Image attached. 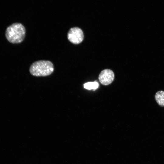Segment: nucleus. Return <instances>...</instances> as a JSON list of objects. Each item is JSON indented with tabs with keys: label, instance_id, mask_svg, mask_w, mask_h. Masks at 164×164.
<instances>
[{
	"label": "nucleus",
	"instance_id": "nucleus-1",
	"mask_svg": "<svg viewBox=\"0 0 164 164\" xmlns=\"http://www.w3.org/2000/svg\"><path fill=\"white\" fill-rule=\"evenodd\" d=\"M26 29L23 25L20 23H14L6 29L5 35L10 43L16 44L22 42L24 39Z\"/></svg>",
	"mask_w": 164,
	"mask_h": 164
},
{
	"label": "nucleus",
	"instance_id": "nucleus-2",
	"mask_svg": "<svg viewBox=\"0 0 164 164\" xmlns=\"http://www.w3.org/2000/svg\"><path fill=\"white\" fill-rule=\"evenodd\" d=\"M54 70L53 65L49 60H40L32 63L29 68V71L32 75L44 77L51 74Z\"/></svg>",
	"mask_w": 164,
	"mask_h": 164
},
{
	"label": "nucleus",
	"instance_id": "nucleus-3",
	"mask_svg": "<svg viewBox=\"0 0 164 164\" xmlns=\"http://www.w3.org/2000/svg\"><path fill=\"white\" fill-rule=\"evenodd\" d=\"M84 37V34L82 30L77 27L71 28L67 33L68 39L71 43L74 44L81 43L83 40Z\"/></svg>",
	"mask_w": 164,
	"mask_h": 164
},
{
	"label": "nucleus",
	"instance_id": "nucleus-4",
	"mask_svg": "<svg viewBox=\"0 0 164 164\" xmlns=\"http://www.w3.org/2000/svg\"><path fill=\"white\" fill-rule=\"evenodd\" d=\"M100 82L103 85H106L111 84L114 78V74L113 71L108 69L103 70L99 76Z\"/></svg>",
	"mask_w": 164,
	"mask_h": 164
},
{
	"label": "nucleus",
	"instance_id": "nucleus-5",
	"mask_svg": "<svg viewBox=\"0 0 164 164\" xmlns=\"http://www.w3.org/2000/svg\"><path fill=\"white\" fill-rule=\"evenodd\" d=\"M155 99L159 105L164 107V91H160L157 92L155 95Z\"/></svg>",
	"mask_w": 164,
	"mask_h": 164
},
{
	"label": "nucleus",
	"instance_id": "nucleus-6",
	"mask_svg": "<svg viewBox=\"0 0 164 164\" xmlns=\"http://www.w3.org/2000/svg\"><path fill=\"white\" fill-rule=\"evenodd\" d=\"M98 86L99 84L96 82H90L85 83L84 84V87L89 90H94L98 88Z\"/></svg>",
	"mask_w": 164,
	"mask_h": 164
}]
</instances>
